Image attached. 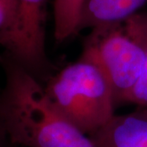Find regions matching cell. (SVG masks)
<instances>
[{
  "label": "cell",
  "mask_w": 147,
  "mask_h": 147,
  "mask_svg": "<svg viewBox=\"0 0 147 147\" xmlns=\"http://www.w3.org/2000/svg\"><path fill=\"white\" fill-rule=\"evenodd\" d=\"M5 85L0 123L7 140L24 147H97L57 109L42 84L7 54L0 56Z\"/></svg>",
  "instance_id": "6da1fadb"
},
{
  "label": "cell",
  "mask_w": 147,
  "mask_h": 147,
  "mask_svg": "<svg viewBox=\"0 0 147 147\" xmlns=\"http://www.w3.org/2000/svg\"><path fill=\"white\" fill-rule=\"evenodd\" d=\"M44 84L53 105L87 135L100 129L115 115L111 84L103 70L91 61L79 57L55 72Z\"/></svg>",
  "instance_id": "7a4b0ae2"
},
{
  "label": "cell",
  "mask_w": 147,
  "mask_h": 147,
  "mask_svg": "<svg viewBox=\"0 0 147 147\" xmlns=\"http://www.w3.org/2000/svg\"><path fill=\"white\" fill-rule=\"evenodd\" d=\"M80 57L103 70L111 84L115 105L127 104L142 74L144 52L125 21L92 29Z\"/></svg>",
  "instance_id": "3957f363"
},
{
  "label": "cell",
  "mask_w": 147,
  "mask_h": 147,
  "mask_svg": "<svg viewBox=\"0 0 147 147\" xmlns=\"http://www.w3.org/2000/svg\"><path fill=\"white\" fill-rule=\"evenodd\" d=\"M47 2L15 0L13 24L2 46L6 54L41 83L55 73L46 52Z\"/></svg>",
  "instance_id": "277c9868"
},
{
  "label": "cell",
  "mask_w": 147,
  "mask_h": 147,
  "mask_svg": "<svg viewBox=\"0 0 147 147\" xmlns=\"http://www.w3.org/2000/svg\"><path fill=\"white\" fill-rule=\"evenodd\" d=\"M97 147H147V107L115 115L88 135Z\"/></svg>",
  "instance_id": "5b68a950"
},
{
  "label": "cell",
  "mask_w": 147,
  "mask_h": 147,
  "mask_svg": "<svg viewBox=\"0 0 147 147\" xmlns=\"http://www.w3.org/2000/svg\"><path fill=\"white\" fill-rule=\"evenodd\" d=\"M146 3L147 0H84L76 34L123 22L140 12Z\"/></svg>",
  "instance_id": "8992f818"
},
{
  "label": "cell",
  "mask_w": 147,
  "mask_h": 147,
  "mask_svg": "<svg viewBox=\"0 0 147 147\" xmlns=\"http://www.w3.org/2000/svg\"><path fill=\"white\" fill-rule=\"evenodd\" d=\"M131 34L141 42L144 64L140 79L127 100V104L147 107V12H138L125 21Z\"/></svg>",
  "instance_id": "52a82bcc"
},
{
  "label": "cell",
  "mask_w": 147,
  "mask_h": 147,
  "mask_svg": "<svg viewBox=\"0 0 147 147\" xmlns=\"http://www.w3.org/2000/svg\"><path fill=\"white\" fill-rule=\"evenodd\" d=\"M84 0H54V37L58 43L76 34Z\"/></svg>",
  "instance_id": "ba28073f"
},
{
  "label": "cell",
  "mask_w": 147,
  "mask_h": 147,
  "mask_svg": "<svg viewBox=\"0 0 147 147\" xmlns=\"http://www.w3.org/2000/svg\"><path fill=\"white\" fill-rule=\"evenodd\" d=\"M15 16V0H0V46H3L12 26Z\"/></svg>",
  "instance_id": "9c48e42d"
},
{
  "label": "cell",
  "mask_w": 147,
  "mask_h": 147,
  "mask_svg": "<svg viewBox=\"0 0 147 147\" xmlns=\"http://www.w3.org/2000/svg\"><path fill=\"white\" fill-rule=\"evenodd\" d=\"M6 140H7V137L6 136L5 131L0 123V147H3V144Z\"/></svg>",
  "instance_id": "30bf717a"
}]
</instances>
